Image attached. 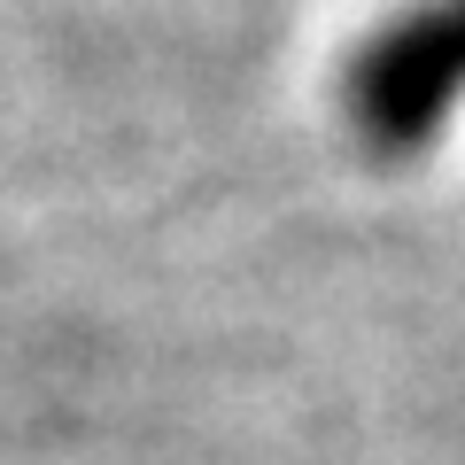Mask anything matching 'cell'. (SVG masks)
<instances>
[{
    "mask_svg": "<svg viewBox=\"0 0 465 465\" xmlns=\"http://www.w3.org/2000/svg\"><path fill=\"white\" fill-rule=\"evenodd\" d=\"M341 94L349 124L372 155H388V163L419 155L442 133V116L465 101V0H419L403 16H388L357 47Z\"/></svg>",
    "mask_w": 465,
    "mask_h": 465,
    "instance_id": "obj_1",
    "label": "cell"
}]
</instances>
